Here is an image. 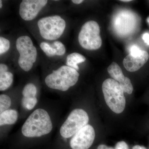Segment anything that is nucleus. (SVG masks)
Wrapping results in <instances>:
<instances>
[{
  "instance_id": "f257e3e1",
  "label": "nucleus",
  "mask_w": 149,
  "mask_h": 149,
  "mask_svg": "<svg viewBox=\"0 0 149 149\" xmlns=\"http://www.w3.org/2000/svg\"><path fill=\"white\" fill-rule=\"evenodd\" d=\"M53 128V122L49 112L39 108L33 111L24 121L21 133L28 139L41 138L49 134Z\"/></svg>"
},
{
  "instance_id": "f03ea898",
  "label": "nucleus",
  "mask_w": 149,
  "mask_h": 149,
  "mask_svg": "<svg viewBox=\"0 0 149 149\" xmlns=\"http://www.w3.org/2000/svg\"><path fill=\"white\" fill-rule=\"evenodd\" d=\"M79 76L76 70L62 65L48 74L45 78V83L48 88L53 90L65 92L77 83Z\"/></svg>"
},
{
  "instance_id": "7ed1b4c3",
  "label": "nucleus",
  "mask_w": 149,
  "mask_h": 149,
  "mask_svg": "<svg viewBox=\"0 0 149 149\" xmlns=\"http://www.w3.org/2000/svg\"><path fill=\"white\" fill-rule=\"evenodd\" d=\"M102 90L105 101L109 107L115 113H121L125 109V98L119 83L111 78L104 81Z\"/></svg>"
},
{
  "instance_id": "20e7f679",
  "label": "nucleus",
  "mask_w": 149,
  "mask_h": 149,
  "mask_svg": "<svg viewBox=\"0 0 149 149\" xmlns=\"http://www.w3.org/2000/svg\"><path fill=\"white\" fill-rule=\"evenodd\" d=\"M89 121V115L85 110L78 108L73 109L61 124L59 131L60 136L64 139H71L88 125Z\"/></svg>"
},
{
  "instance_id": "39448f33",
  "label": "nucleus",
  "mask_w": 149,
  "mask_h": 149,
  "mask_svg": "<svg viewBox=\"0 0 149 149\" xmlns=\"http://www.w3.org/2000/svg\"><path fill=\"white\" fill-rule=\"evenodd\" d=\"M16 48L19 56L18 63L20 68L25 72H28L33 67L37 60V49L28 36L19 37L16 41Z\"/></svg>"
},
{
  "instance_id": "423d86ee",
  "label": "nucleus",
  "mask_w": 149,
  "mask_h": 149,
  "mask_svg": "<svg viewBox=\"0 0 149 149\" xmlns=\"http://www.w3.org/2000/svg\"><path fill=\"white\" fill-rule=\"evenodd\" d=\"M40 35L46 40H55L63 34L66 23L63 18L58 15L46 17L37 22Z\"/></svg>"
},
{
  "instance_id": "0eeeda50",
  "label": "nucleus",
  "mask_w": 149,
  "mask_h": 149,
  "mask_svg": "<svg viewBox=\"0 0 149 149\" xmlns=\"http://www.w3.org/2000/svg\"><path fill=\"white\" fill-rule=\"evenodd\" d=\"M100 29L99 24L95 21H89L83 24L78 35L80 45L89 50L100 49L102 45Z\"/></svg>"
},
{
  "instance_id": "6e6552de",
  "label": "nucleus",
  "mask_w": 149,
  "mask_h": 149,
  "mask_svg": "<svg viewBox=\"0 0 149 149\" xmlns=\"http://www.w3.org/2000/svg\"><path fill=\"white\" fill-rule=\"evenodd\" d=\"M95 132L93 126L88 124L80 129L70 141L72 149H89L95 141Z\"/></svg>"
},
{
  "instance_id": "1a4fd4ad",
  "label": "nucleus",
  "mask_w": 149,
  "mask_h": 149,
  "mask_svg": "<svg viewBox=\"0 0 149 149\" xmlns=\"http://www.w3.org/2000/svg\"><path fill=\"white\" fill-rule=\"evenodd\" d=\"M47 3V0H23L19 5V15L25 21L33 20Z\"/></svg>"
},
{
  "instance_id": "9d476101",
  "label": "nucleus",
  "mask_w": 149,
  "mask_h": 149,
  "mask_svg": "<svg viewBox=\"0 0 149 149\" xmlns=\"http://www.w3.org/2000/svg\"><path fill=\"white\" fill-rule=\"evenodd\" d=\"M130 11H122L114 18V27L118 34L127 35L134 32L136 27L135 16Z\"/></svg>"
},
{
  "instance_id": "9b49d317",
  "label": "nucleus",
  "mask_w": 149,
  "mask_h": 149,
  "mask_svg": "<svg viewBox=\"0 0 149 149\" xmlns=\"http://www.w3.org/2000/svg\"><path fill=\"white\" fill-rule=\"evenodd\" d=\"M149 58V54L145 51L143 50L141 54L137 56H133L129 54L123 59V66L128 71L135 72L143 66Z\"/></svg>"
},
{
  "instance_id": "f8f14e48",
  "label": "nucleus",
  "mask_w": 149,
  "mask_h": 149,
  "mask_svg": "<svg viewBox=\"0 0 149 149\" xmlns=\"http://www.w3.org/2000/svg\"><path fill=\"white\" fill-rule=\"evenodd\" d=\"M37 87L33 83H28L24 86L22 92L21 104L22 108L25 109L27 106H34L37 104Z\"/></svg>"
},
{
  "instance_id": "ddd939ff",
  "label": "nucleus",
  "mask_w": 149,
  "mask_h": 149,
  "mask_svg": "<svg viewBox=\"0 0 149 149\" xmlns=\"http://www.w3.org/2000/svg\"><path fill=\"white\" fill-rule=\"evenodd\" d=\"M19 117L18 112L14 109H10L0 113V126L2 128L6 125H11L16 123Z\"/></svg>"
},
{
  "instance_id": "4468645a",
  "label": "nucleus",
  "mask_w": 149,
  "mask_h": 149,
  "mask_svg": "<svg viewBox=\"0 0 149 149\" xmlns=\"http://www.w3.org/2000/svg\"><path fill=\"white\" fill-rule=\"evenodd\" d=\"M108 72L113 80L120 83L124 81L125 77L120 67L116 63L113 62L107 68Z\"/></svg>"
},
{
  "instance_id": "2eb2a0df",
  "label": "nucleus",
  "mask_w": 149,
  "mask_h": 149,
  "mask_svg": "<svg viewBox=\"0 0 149 149\" xmlns=\"http://www.w3.org/2000/svg\"><path fill=\"white\" fill-rule=\"evenodd\" d=\"M86 58L81 54L73 53L67 56L66 65L67 66L72 68L77 71L79 69L77 64L84 62Z\"/></svg>"
},
{
  "instance_id": "dca6fc26",
  "label": "nucleus",
  "mask_w": 149,
  "mask_h": 149,
  "mask_svg": "<svg viewBox=\"0 0 149 149\" xmlns=\"http://www.w3.org/2000/svg\"><path fill=\"white\" fill-rule=\"evenodd\" d=\"M13 79V74L11 72H0V91H5L8 89L12 85Z\"/></svg>"
},
{
  "instance_id": "f3484780",
  "label": "nucleus",
  "mask_w": 149,
  "mask_h": 149,
  "mask_svg": "<svg viewBox=\"0 0 149 149\" xmlns=\"http://www.w3.org/2000/svg\"><path fill=\"white\" fill-rule=\"evenodd\" d=\"M40 47L42 50L49 57H52L54 56H58L57 50L53 46H52L49 43L42 42L40 45Z\"/></svg>"
},
{
  "instance_id": "a211bd4d",
  "label": "nucleus",
  "mask_w": 149,
  "mask_h": 149,
  "mask_svg": "<svg viewBox=\"0 0 149 149\" xmlns=\"http://www.w3.org/2000/svg\"><path fill=\"white\" fill-rule=\"evenodd\" d=\"M12 104L11 98L6 94L0 95V113L10 109Z\"/></svg>"
},
{
  "instance_id": "6ab92c4d",
  "label": "nucleus",
  "mask_w": 149,
  "mask_h": 149,
  "mask_svg": "<svg viewBox=\"0 0 149 149\" xmlns=\"http://www.w3.org/2000/svg\"><path fill=\"white\" fill-rule=\"evenodd\" d=\"M121 88L124 93L130 95L133 93V88L131 81L129 78L125 77V80L121 83H119Z\"/></svg>"
},
{
  "instance_id": "aec40b11",
  "label": "nucleus",
  "mask_w": 149,
  "mask_h": 149,
  "mask_svg": "<svg viewBox=\"0 0 149 149\" xmlns=\"http://www.w3.org/2000/svg\"><path fill=\"white\" fill-rule=\"evenodd\" d=\"M10 42L4 37H0V54L5 53L9 49Z\"/></svg>"
},
{
  "instance_id": "412c9836",
  "label": "nucleus",
  "mask_w": 149,
  "mask_h": 149,
  "mask_svg": "<svg viewBox=\"0 0 149 149\" xmlns=\"http://www.w3.org/2000/svg\"><path fill=\"white\" fill-rule=\"evenodd\" d=\"M53 46L55 47L58 52V56H63L65 53V47L61 42L55 41L53 43Z\"/></svg>"
},
{
  "instance_id": "4be33fe9",
  "label": "nucleus",
  "mask_w": 149,
  "mask_h": 149,
  "mask_svg": "<svg viewBox=\"0 0 149 149\" xmlns=\"http://www.w3.org/2000/svg\"><path fill=\"white\" fill-rule=\"evenodd\" d=\"M143 50H141L137 46L133 45L130 47L129 49V53L130 54L133 56H137L141 54Z\"/></svg>"
},
{
  "instance_id": "5701e85b",
  "label": "nucleus",
  "mask_w": 149,
  "mask_h": 149,
  "mask_svg": "<svg viewBox=\"0 0 149 149\" xmlns=\"http://www.w3.org/2000/svg\"><path fill=\"white\" fill-rule=\"evenodd\" d=\"M115 149H129L128 145L124 141L118 142L116 145Z\"/></svg>"
},
{
  "instance_id": "b1692460",
  "label": "nucleus",
  "mask_w": 149,
  "mask_h": 149,
  "mask_svg": "<svg viewBox=\"0 0 149 149\" xmlns=\"http://www.w3.org/2000/svg\"><path fill=\"white\" fill-rule=\"evenodd\" d=\"M143 40H144L145 43H146L147 45H149V34L148 33H146L143 35L142 36Z\"/></svg>"
},
{
  "instance_id": "393cba45",
  "label": "nucleus",
  "mask_w": 149,
  "mask_h": 149,
  "mask_svg": "<svg viewBox=\"0 0 149 149\" xmlns=\"http://www.w3.org/2000/svg\"><path fill=\"white\" fill-rule=\"evenodd\" d=\"M8 67L6 64L1 63L0 64V72L8 71Z\"/></svg>"
},
{
  "instance_id": "a878e982",
  "label": "nucleus",
  "mask_w": 149,
  "mask_h": 149,
  "mask_svg": "<svg viewBox=\"0 0 149 149\" xmlns=\"http://www.w3.org/2000/svg\"><path fill=\"white\" fill-rule=\"evenodd\" d=\"M97 149H115L112 147H108L104 145H100L98 147Z\"/></svg>"
},
{
  "instance_id": "bb28decb",
  "label": "nucleus",
  "mask_w": 149,
  "mask_h": 149,
  "mask_svg": "<svg viewBox=\"0 0 149 149\" xmlns=\"http://www.w3.org/2000/svg\"><path fill=\"white\" fill-rule=\"evenodd\" d=\"M132 149H147L145 147L142 146H139V145H136L133 147Z\"/></svg>"
},
{
  "instance_id": "cd10ccee",
  "label": "nucleus",
  "mask_w": 149,
  "mask_h": 149,
  "mask_svg": "<svg viewBox=\"0 0 149 149\" xmlns=\"http://www.w3.org/2000/svg\"><path fill=\"white\" fill-rule=\"evenodd\" d=\"M84 1L83 0H72V2L75 4H80L82 3Z\"/></svg>"
},
{
  "instance_id": "c85d7f7f",
  "label": "nucleus",
  "mask_w": 149,
  "mask_h": 149,
  "mask_svg": "<svg viewBox=\"0 0 149 149\" xmlns=\"http://www.w3.org/2000/svg\"><path fill=\"white\" fill-rule=\"evenodd\" d=\"M120 1L123 2H129L131 1V0H120Z\"/></svg>"
},
{
  "instance_id": "c756f323",
  "label": "nucleus",
  "mask_w": 149,
  "mask_h": 149,
  "mask_svg": "<svg viewBox=\"0 0 149 149\" xmlns=\"http://www.w3.org/2000/svg\"><path fill=\"white\" fill-rule=\"evenodd\" d=\"M2 1L1 0V1H0V8H2Z\"/></svg>"
},
{
  "instance_id": "7c9ffc66",
  "label": "nucleus",
  "mask_w": 149,
  "mask_h": 149,
  "mask_svg": "<svg viewBox=\"0 0 149 149\" xmlns=\"http://www.w3.org/2000/svg\"><path fill=\"white\" fill-rule=\"evenodd\" d=\"M147 21L149 25V16L148 17V18L147 19Z\"/></svg>"
},
{
  "instance_id": "2f4dec72",
  "label": "nucleus",
  "mask_w": 149,
  "mask_h": 149,
  "mask_svg": "<svg viewBox=\"0 0 149 149\" xmlns=\"http://www.w3.org/2000/svg\"></svg>"
}]
</instances>
